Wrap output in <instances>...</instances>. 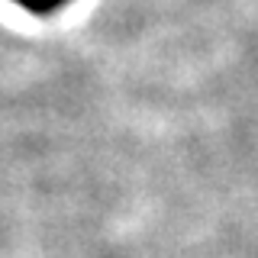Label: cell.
<instances>
[{
    "mask_svg": "<svg viewBox=\"0 0 258 258\" xmlns=\"http://www.w3.org/2000/svg\"><path fill=\"white\" fill-rule=\"evenodd\" d=\"M13 4L26 7L32 13H52V10H58V7H64L68 0H13Z\"/></svg>",
    "mask_w": 258,
    "mask_h": 258,
    "instance_id": "obj_1",
    "label": "cell"
}]
</instances>
